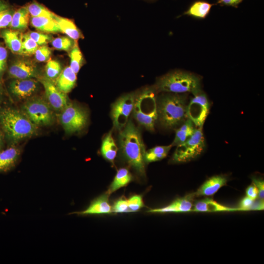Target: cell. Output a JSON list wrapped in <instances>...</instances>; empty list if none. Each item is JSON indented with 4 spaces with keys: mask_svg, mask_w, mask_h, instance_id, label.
<instances>
[{
    "mask_svg": "<svg viewBox=\"0 0 264 264\" xmlns=\"http://www.w3.org/2000/svg\"><path fill=\"white\" fill-rule=\"evenodd\" d=\"M119 142L125 160L141 176L145 175V148L139 130L131 120L120 130Z\"/></svg>",
    "mask_w": 264,
    "mask_h": 264,
    "instance_id": "cell-1",
    "label": "cell"
},
{
    "mask_svg": "<svg viewBox=\"0 0 264 264\" xmlns=\"http://www.w3.org/2000/svg\"><path fill=\"white\" fill-rule=\"evenodd\" d=\"M0 125L5 136L12 143L31 137L38 128L21 110L11 107L0 109Z\"/></svg>",
    "mask_w": 264,
    "mask_h": 264,
    "instance_id": "cell-2",
    "label": "cell"
},
{
    "mask_svg": "<svg viewBox=\"0 0 264 264\" xmlns=\"http://www.w3.org/2000/svg\"><path fill=\"white\" fill-rule=\"evenodd\" d=\"M186 95L179 93L166 94L162 96L157 105L158 118L166 129L178 126L187 118Z\"/></svg>",
    "mask_w": 264,
    "mask_h": 264,
    "instance_id": "cell-3",
    "label": "cell"
},
{
    "mask_svg": "<svg viewBox=\"0 0 264 264\" xmlns=\"http://www.w3.org/2000/svg\"><path fill=\"white\" fill-rule=\"evenodd\" d=\"M155 89L158 91L179 94L190 92L193 94L201 90L200 80L191 73L175 71L159 78Z\"/></svg>",
    "mask_w": 264,
    "mask_h": 264,
    "instance_id": "cell-4",
    "label": "cell"
},
{
    "mask_svg": "<svg viewBox=\"0 0 264 264\" xmlns=\"http://www.w3.org/2000/svg\"><path fill=\"white\" fill-rule=\"evenodd\" d=\"M133 115L139 124L153 131L158 119L157 105L154 90L147 88L136 95Z\"/></svg>",
    "mask_w": 264,
    "mask_h": 264,
    "instance_id": "cell-5",
    "label": "cell"
},
{
    "mask_svg": "<svg viewBox=\"0 0 264 264\" xmlns=\"http://www.w3.org/2000/svg\"><path fill=\"white\" fill-rule=\"evenodd\" d=\"M21 110L37 127L51 126L55 121L54 110L42 97L28 99L22 105Z\"/></svg>",
    "mask_w": 264,
    "mask_h": 264,
    "instance_id": "cell-6",
    "label": "cell"
},
{
    "mask_svg": "<svg viewBox=\"0 0 264 264\" xmlns=\"http://www.w3.org/2000/svg\"><path fill=\"white\" fill-rule=\"evenodd\" d=\"M87 111L81 106L69 103L60 111L59 120L65 132L70 134L81 131L88 122Z\"/></svg>",
    "mask_w": 264,
    "mask_h": 264,
    "instance_id": "cell-7",
    "label": "cell"
},
{
    "mask_svg": "<svg viewBox=\"0 0 264 264\" xmlns=\"http://www.w3.org/2000/svg\"><path fill=\"white\" fill-rule=\"evenodd\" d=\"M204 148L202 128H197L189 138L176 146L172 159L177 163L191 161L200 155Z\"/></svg>",
    "mask_w": 264,
    "mask_h": 264,
    "instance_id": "cell-8",
    "label": "cell"
},
{
    "mask_svg": "<svg viewBox=\"0 0 264 264\" xmlns=\"http://www.w3.org/2000/svg\"><path fill=\"white\" fill-rule=\"evenodd\" d=\"M186 107V117L197 128H202L208 115L210 103L206 95L201 90L193 94Z\"/></svg>",
    "mask_w": 264,
    "mask_h": 264,
    "instance_id": "cell-9",
    "label": "cell"
},
{
    "mask_svg": "<svg viewBox=\"0 0 264 264\" xmlns=\"http://www.w3.org/2000/svg\"><path fill=\"white\" fill-rule=\"evenodd\" d=\"M136 95L134 93L125 94L112 105L111 115L113 128L116 130H121L127 123L132 111Z\"/></svg>",
    "mask_w": 264,
    "mask_h": 264,
    "instance_id": "cell-10",
    "label": "cell"
},
{
    "mask_svg": "<svg viewBox=\"0 0 264 264\" xmlns=\"http://www.w3.org/2000/svg\"><path fill=\"white\" fill-rule=\"evenodd\" d=\"M40 81L44 89L46 100L54 110L61 111L70 103L66 93L61 91L52 81L45 77Z\"/></svg>",
    "mask_w": 264,
    "mask_h": 264,
    "instance_id": "cell-11",
    "label": "cell"
},
{
    "mask_svg": "<svg viewBox=\"0 0 264 264\" xmlns=\"http://www.w3.org/2000/svg\"><path fill=\"white\" fill-rule=\"evenodd\" d=\"M38 86V82L33 78L14 79L9 84V89L15 98L28 99L36 92Z\"/></svg>",
    "mask_w": 264,
    "mask_h": 264,
    "instance_id": "cell-12",
    "label": "cell"
},
{
    "mask_svg": "<svg viewBox=\"0 0 264 264\" xmlns=\"http://www.w3.org/2000/svg\"><path fill=\"white\" fill-rule=\"evenodd\" d=\"M10 76L15 79H25L37 77L39 72L36 66L32 62L19 60L14 62L8 71Z\"/></svg>",
    "mask_w": 264,
    "mask_h": 264,
    "instance_id": "cell-13",
    "label": "cell"
},
{
    "mask_svg": "<svg viewBox=\"0 0 264 264\" xmlns=\"http://www.w3.org/2000/svg\"><path fill=\"white\" fill-rule=\"evenodd\" d=\"M195 197L194 193H190L182 198L176 199L165 207L151 209L148 212L151 213L192 212Z\"/></svg>",
    "mask_w": 264,
    "mask_h": 264,
    "instance_id": "cell-14",
    "label": "cell"
},
{
    "mask_svg": "<svg viewBox=\"0 0 264 264\" xmlns=\"http://www.w3.org/2000/svg\"><path fill=\"white\" fill-rule=\"evenodd\" d=\"M227 178L223 175L214 176L207 179L194 193L196 197L212 196L227 184Z\"/></svg>",
    "mask_w": 264,
    "mask_h": 264,
    "instance_id": "cell-15",
    "label": "cell"
},
{
    "mask_svg": "<svg viewBox=\"0 0 264 264\" xmlns=\"http://www.w3.org/2000/svg\"><path fill=\"white\" fill-rule=\"evenodd\" d=\"M21 153L18 147L12 145L5 149H0V173H6L17 164Z\"/></svg>",
    "mask_w": 264,
    "mask_h": 264,
    "instance_id": "cell-16",
    "label": "cell"
},
{
    "mask_svg": "<svg viewBox=\"0 0 264 264\" xmlns=\"http://www.w3.org/2000/svg\"><path fill=\"white\" fill-rule=\"evenodd\" d=\"M109 194L106 192L91 201L85 210L73 213L79 215L110 214L112 212L109 202Z\"/></svg>",
    "mask_w": 264,
    "mask_h": 264,
    "instance_id": "cell-17",
    "label": "cell"
},
{
    "mask_svg": "<svg viewBox=\"0 0 264 264\" xmlns=\"http://www.w3.org/2000/svg\"><path fill=\"white\" fill-rule=\"evenodd\" d=\"M239 211L238 208H231L223 205L215 200L205 198L194 203L192 212H218Z\"/></svg>",
    "mask_w": 264,
    "mask_h": 264,
    "instance_id": "cell-18",
    "label": "cell"
},
{
    "mask_svg": "<svg viewBox=\"0 0 264 264\" xmlns=\"http://www.w3.org/2000/svg\"><path fill=\"white\" fill-rule=\"evenodd\" d=\"M55 85L62 92H69L75 87L77 80L76 74L70 67H66L56 79Z\"/></svg>",
    "mask_w": 264,
    "mask_h": 264,
    "instance_id": "cell-19",
    "label": "cell"
},
{
    "mask_svg": "<svg viewBox=\"0 0 264 264\" xmlns=\"http://www.w3.org/2000/svg\"><path fill=\"white\" fill-rule=\"evenodd\" d=\"M53 19L57 23L61 32L77 41L83 37L82 34L74 22L70 19L55 15Z\"/></svg>",
    "mask_w": 264,
    "mask_h": 264,
    "instance_id": "cell-20",
    "label": "cell"
},
{
    "mask_svg": "<svg viewBox=\"0 0 264 264\" xmlns=\"http://www.w3.org/2000/svg\"><path fill=\"white\" fill-rule=\"evenodd\" d=\"M4 41L9 49L15 54H20L22 34L16 30H5L1 33Z\"/></svg>",
    "mask_w": 264,
    "mask_h": 264,
    "instance_id": "cell-21",
    "label": "cell"
},
{
    "mask_svg": "<svg viewBox=\"0 0 264 264\" xmlns=\"http://www.w3.org/2000/svg\"><path fill=\"white\" fill-rule=\"evenodd\" d=\"M32 25L39 31L46 33L61 32L59 26L53 18L40 17H32Z\"/></svg>",
    "mask_w": 264,
    "mask_h": 264,
    "instance_id": "cell-22",
    "label": "cell"
},
{
    "mask_svg": "<svg viewBox=\"0 0 264 264\" xmlns=\"http://www.w3.org/2000/svg\"><path fill=\"white\" fill-rule=\"evenodd\" d=\"M29 13L26 7H22L13 13L10 26L14 30H24L29 22Z\"/></svg>",
    "mask_w": 264,
    "mask_h": 264,
    "instance_id": "cell-23",
    "label": "cell"
},
{
    "mask_svg": "<svg viewBox=\"0 0 264 264\" xmlns=\"http://www.w3.org/2000/svg\"><path fill=\"white\" fill-rule=\"evenodd\" d=\"M117 151L118 148L110 132L103 139L101 153L104 158L112 162L116 156Z\"/></svg>",
    "mask_w": 264,
    "mask_h": 264,
    "instance_id": "cell-24",
    "label": "cell"
},
{
    "mask_svg": "<svg viewBox=\"0 0 264 264\" xmlns=\"http://www.w3.org/2000/svg\"><path fill=\"white\" fill-rule=\"evenodd\" d=\"M194 126L192 121L187 118L178 129L176 130L175 137L172 146H176L189 138L196 129Z\"/></svg>",
    "mask_w": 264,
    "mask_h": 264,
    "instance_id": "cell-25",
    "label": "cell"
},
{
    "mask_svg": "<svg viewBox=\"0 0 264 264\" xmlns=\"http://www.w3.org/2000/svg\"><path fill=\"white\" fill-rule=\"evenodd\" d=\"M213 4L205 1L194 2L183 15L198 19H204L209 14Z\"/></svg>",
    "mask_w": 264,
    "mask_h": 264,
    "instance_id": "cell-26",
    "label": "cell"
},
{
    "mask_svg": "<svg viewBox=\"0 0 264 264\" xmlns=\"http://www.w3.org/2000/svg\"><path fill=\"white\" fill-rule=\"evenodd\" d=\"M132 176L127 169L125 168L120 169L117 171L107 192L110 195L118 189L127 185L132 180Z\"/></svg>",
    "mask_w": 264,
    "mask_h": 264,
    "instance_id": "cell-27",
    "label": "cell"
},
{
    "mask_svg": "<svg viewBox=\"0 0 264 264\" xmlns=\"http://www.w3.org/2000/svg\"><path fill=\"white\" fill-rule=\"evenodd\" d=\"M172 145L168 146H159L154 147L145 152L144 160L150 163L160 160L167 155L171 149Z\"/></svg>",
    "mask_w": 264,
    "mask_h": 264,
    "instance_id": "cell-28",
    "label": "cell"
},
{
    "mask_svg": "<svg viewBox=\"0 0 264 264\" xmlns=\"http://www.w3.org/2000/svg\"><path fill=\"white\" fill-rule=\"evenodd\" d=\"M70 67L76 73H78L83 66L84 59L77 43L75 42L74 45L70 50Z\"/></svg>",
    "mask_w": 264,
    "mask_h": 264,
    "instance_id": "cell-29",
    "label": "cell"
},
{
    "mask_svg": "<svg viewBox=\"0 0 264 264\" xmlns=\"http://www.w3.org/2000/svg\"><path fill=\"white\" fill-rule=\"evenodd\" d=\"M26 7L32 17H45L53 18L55 15L44 5L35 1L30 3Z\"/></svg>",
    "mask_w": 264,
    "mask_h": 264,
    "instance_id": "cell-30",
    "label": "cell"
},
{
    "mask_svg": "<svg viewBox=\"0 0 264 264\" xmlns=\"http://www.w3.org/2000/svg\"><path fill=\"white\" fill-rule=\"evenodd\" d=\"M39 45L31 39L27 33L22 35V48L20 55L29 56L35 53Z\"/></svg>",
    "mask_w": 264,
    "mask_h": 264,
    "instance_id": "cell-31",
    "label": "cell"
},
{
    "mask_svg": "<svg viewBox=\"0 0 264 264\" xmlns=\"http://www.w3.org/2000/svg\"><path fill=\"white\" fill-rule=\"evenodd\" d=\"M75 42L67 36H62L52 40V45L56 49L66 51H70Z\"/></svg>",
    "mask_w": 264,
    "mask_h": 264,
    "instance_id": "cell-32",
    "label": "cell"
},
{
    "mask_svg": "<svg viewBox=\"0 0 264 264\" xmlns=\"http://www.w3.org/2000/svg\"><path fill=\"white\" fill-rule=\"evenodd\" d=\"M61 64L54 60H49L45 66L46 77L53 81L56 79L62 72Z\"/></svg>",
    "mask_w": 264,
    "mask_h": 264,
    "instance_id": "cell-33",
    "label": "cell"
},
{
    "mask_svg": "<svg viewBox=\"0 0 264 264\" xmlns=\"http://www.w3.org/2000/svg\"><path fill=\"white\" fill-rule=\"evenodd\" d=\"M128 212L139 210L144 206L142 197L140 195H134L127 199Z\"/></svg>",
    "mask_w": 264,
    "mask_h": 264,
    "instance_id": "cell-34",
    "label": "cell"
},
{
    "mask_svg": "<svg viewBox=\"0 0 264 264\" xmlns=\"http://www.w3.org/2000/svg\"><path fill=\"white\" fill-rule=\"evenodd\" d=\"M27 34L39 45H45L52 40V37L46 34L35 31L29 32Z\"/></svg>",
    "mask_w": 264,
    "mask_h": 264,
    "instance_id": "cell-35",
    "label": "cell"
},
{
    "mask_svg": "<svg viewBox=\"0 0 264 264\" xmlns=\"http://www.w3.org/2000/svg\"><path fill=\"white\" fill-rule=\"evenodd\" d=\"M51 54V49L46 45H42L38 47L34 53L36 59L41 62L48 61Z\"/></svg>",
    "mask_w": 264,
    "mask_h": 264,
    "instance_id": "cell-36",
    "label": "cell"
},
{
    "mask_svg": "<svg viewBox=\"0 0 264 264\" xmlns=\"http://www.w3.org/2000/svg\"><path fill=\"white\" fill-rule=\"evenodd\" d=\"M13 12L11 10H6L0 12V29L10 26Z\"/></svg>",
    "mask_w": 264,
    "mask_h": 264,
    "instance_id": "cell-37",
    "label": "cell"
},
{
    "mask_svg": "<svg viewBox=\"0 0 264 264\" xmlns=\"http://www.w3.org/2000/svg\"><path fill=\"white\" fill-rule=\"evenodd\" d=\"M256 199H253L247 196L243 198L240 201L238 209L239 211H248L252 210Z\"/></svg>",
    "mask_w": 264,
    "mask_h": 264,
    "instance_id": "cell-38",
    "label": "cell"
},
{
    "mask_svg": "<svg viewBox=\"0 0 264 264\" xmlns=\"http://www.w3.org/2000/svg\"><path fill=\"white\" fill-rule=\"evenodd\" d=\"M112 212L115 213L128 212V204L127 199L120 198L114 204L112 208Z\"/></svg>",
    "mask_w": 264,
    "mask_h": 264,
    "instance_id": "cell-39",
    "label": "cell"
},
{
    "mask_svg": "<svg viewBox=\"0 0 264 264\" xmlns=\"http://www.w3.org/2000/svg\"><path fill=\"white\" fill-rule=\"evenodd\" d=\"M252 183L257 188L259 192L258 198L259 199L264 200V181L262 178L253 177L252 178Z\"/></svg>",
    "mask_w": 264,
    "mask_h": 264,
    "instance_id": "cell-40",
    "label": "cell"
},
{
    "mask_svg": "<svg viewBox=\"0 0 264 264\" xmlns=\"http://www.w3.org/2000/svg\"><path fill=\"white\" fill-rule=\"evenodd\" d=\"M7 58V50L5 47L0 46V74L2 73L5 69Z\"/></svg>",
    "mask_w": 264,
    "mask_h": 264,
    "instance_id": "cell-41",
    "label": "cell"
},
{
    "mask_svg": "<svg viewBox=\"0 0 264 264\" xmlns=\"http://www.w3.org/2000/svg\"><path fill=\"white\" fill-rule=\"evenodd\" d=\"M245 192L246 196L249 198L253 199H256L258 198V190L254 183H252L249 185L246 189Z\"/></svg>",
    "mask_w": 264,
    "mask_h": 264,
    "instance_id": "cell-42",
    "label": "cell"
},
{
    "mask_svg": "<svg viewBox=\"0 0 264 264\" xmlns=\"http://www.w3.org/2000/svg\"><path fill=\"white\" fill-rule=\"evenodd\" d=\"M243 0H217V3L221 5L231 6L235 7Z\"/></svg>",
    "mask_w": 264,
    "mask_h": 264,
    "instance_id": "cell-43",
    "label": "cell"
},
{
    "mask_svg": "<svg viewBox=\"0 0 264 264\" xmlns=\"http://www.w3.org/2000/svg\"><path fill=\"white\" fill-rule=\"evenodd\" d=\"M7 9H9L7 4L2 0H0V12Z\"/></svg>",
    "mask_w": 264,
    "mask_h": 264,
    "instance_id": "cell-44",
    "label": "cell"
},
{
    "mask_svg": "<svg viewBox=\"0 0 264 264\" xmlns=\"http://www.w3.org/2000/svg\"><path fill=\"white\" fill-rule=\"evenodd\" d=\"M3 134L2 132H0V149H1V147L3 144Z\"/></svg>",
    "mask_w": 264,
    "mask_h": 264,
    "instance_id": "cell-45",
    "label": "cell"
},
{
    "mask_svg": "<svg viewBox=\"0 0 264 264\" xmlns=\"http://www.w3.org/2000/svg\"><path fill=\"white\" fill-rule=\"evenodd\" d=\"M1 96H2V90H1V88L0 86V100L1 98Z\"/></svg>",
    "mask_w": 264,
    "mask_h": 264,
    "instance_id": "cell-46",
    "label": "cell"
},
{
    "mask_svg": "<svg viewBox=\"0 0 264 264\" xmlns=\"http://www.w3.org/2000/svg\"></svg>",
    "mask_w": 264,
    "mask_h": 264,
    "instance_id": "cell-47",
    "label": "cell"
}]
</instances>
